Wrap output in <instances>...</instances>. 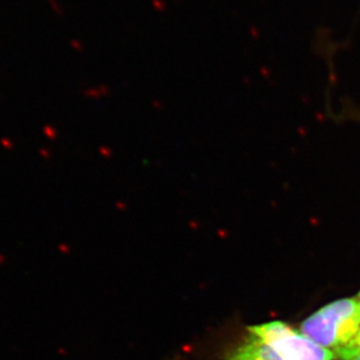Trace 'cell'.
Segmentation results:
<instances>
[{"instance_id": "5", "label": "cell", "mask_w": 360, "mask_h": 360, "mask_svg": "<svg viewBox=\"0 0 360 360\" xmlns=\"http://www.w3.org/2000/svg\"><path fill=\"white\" fill-rule=\"evenodd\" d=\"M358 299H359V301H360V292H359V294H358Z\"/></svg>"}, {"instance_id": "4", "label": "cell", "mask_w": 360, "mask_h": 360, "mask_svg": "<svg viewBox=\"0 0 360 360\" xmlns=\"http://www.w3.org/2000/svg\"><path fill=\"white\" fill-rule=\"evenodd\" d=\"M345 360H360V340L358 342L357 347L351 351V354L347 356Z\"/></svg>"}, {"instance_id": "3", "label": "cell", "mask_w": 360, "mask_h": 360, "mask_svg": "<svg viewBox=\"0 0 360 360\" xmlns=\"http://www.w3.org/2000/svg\"><path fill=\"white\" fill-rule=\"evenodd\" d=\"M226 360H265L262 354H259L258 349L255 344L248 340L243 345L237 347Z\"/></svg>"}, {"instance_id": "1", "label": "cell", "mask_w": 360, "mask_h": 360, "mask_svg": "<svg viewBox=\"0 0 360 360\" xmlns=\"http://www.w3.org/2000/svg\"><path fill=\"white\" fill-rule=\"evenodd\" d=\"M300 331L330 351L336 359H347L360 340L358 296L323 306L301 323Z\"/></svg>"}, {"instance_id": "2", "label": "cell", "mask_w": 360, "mask_h": 360, "mask_svg": "<svg viewBox=\"0 0 360 360\" xmlns=\"http://www.w3.org/2000/svg\"><path fill=\"white\" fill-rule=\"evenodd\" d=\"M248 340L265 360H333L330 351L315 343L300 330L283 322L265 323L248 328Z\"/></svg>"}]
</instances>
